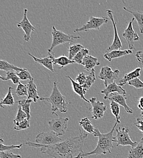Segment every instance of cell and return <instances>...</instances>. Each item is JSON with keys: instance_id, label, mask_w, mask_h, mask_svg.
<instances>
[{"instance_id": "6da1fadb", "label": "cell", "mask_w": 143, "mask_h": 158, "mask_svg": "<svg viewBox=\"0 0 143 158\" xmlns=\"http://www.w3.org/2000/svg\"><path fill=\"white\" fill-rule=\"evenodd\" d=\"M80 130V135L71 137L55 145L41 148V153L54 158H74V155L83 152V143L88 133Z\"/></svg>"}, {"instance_id": "7a4b0ae2", "label": "cell", "mask_w": 143, "mask_h": 158, "mask_svg": "<svg viewBox=\"0 0 143 158\" xmlns=\"http://www.w3.org/2000/svg\"><path fill=\"white\" fill-rule=\"evenodd\" d=\"M118 123L116 122L111 131L106 134H102L99 129L96 128L95 133L94 134L95 137H98V143L96 148L91 152H84L78 155L74 158H84L91 155H107V153H111V150L114 148L113 142H114L113 133Z\"/></svg>"}, {"instance_id": "3957f363", "label": "cell", "mask_w": 143, "mask_h": 158, "mask_svg": "<svg viewBox=\"0 0 143 158\" xmlns=\"http://www.w3.org/2000/svg\"><path fill=\"white\" fill-rule=\"evenodd\" d=\"M41 101H48L52 105V114H55L57 116V114L56 113L57 111H60L61 113H66L68 110L67 106L71 103L68 102L66 98L61 94L59 91L57 82H54L53 85V91L51 96L49 98H41L40 99Z\"/></svg>"}, {"instance_id": "277c9868", "label": "cell", "mask_w": 143, "mask_h": 158, "mask_svg": "<svg viewBox=\"0 0 143 158\" xmlns=\"http://www.w3.org/2000/svg\"><path fill=\"white\" fill-rule=\"evenodd\" d=\"M36 143L27 141L25 144L29 147L34 148H43L46 146H50L57 144L61 142V139L57 136L54 131L41 132L39 134L36 139Z\"/></svg>"}, {"instance_id": "5b68a950", "label": "cell", "mask_w": 143, "mask_h": 158, "mask_svg": "<svg viewBox=\"0 0 143 158\" xmlns=\"http://www.w3.org/2000/svg\"><path fill=\"white\" fill-rule=\"evenodd\" d=\"M53 42L50 48L48 49V53H51L53 49L60 44H63L66 43H72L75 40L80 39L79 36H74L72 35H68L63 33V32L56 29V27L53 26Z\"/></svg>"}, {"instance_id": "8992f818", "label": "cell", "mask_w": 143, "mask_h": 158, "mask_svg": "<svg viewBox=\"0 0 143 158\" xmlns=\"http://www.w3.org/2000/svg\"><path fill=\"white\" fill-rule=\"evenodd\" d=\"M116 136L114 138V142L117 143V146H131L132 148L136 147L138 142H133L129 136L130 129L127 127L119 128L116 129Z\"/></svg>"}, {"instance_id": "52a82bcc", "label": "cell", "mask_w": 143, "mask_h": 158, "mask_svg": "<svg viewBox=\"0 0 143 158\" xmlns=\"http://www.w3.org/2000/svg\"><path fill=\"white\" fill-rule=\"evenodd\" d=\"M68 118H58L51 120L48 122V126L49 129L54 131L57 136H60L65 134L67 130Z\"/></svg>"}, {"instance_id": "ba28073f", "label": "cell", "mask_w": 143, "mask_h": 158, "mask_svg": "<svg viewBox=\"0 0 143 158\" xmlns=\"http://www.w3.org/2000/svg\"><path fill=\"white\" fill-rule=\"evenodd\" d=\"M108 22V19L107 17H91L90 20L81 28L76 29L74 30V32H81L83 31H88L91 29L100 30V28L103 24L107 23Z\"/></svg>"}, {"instance_id": "9c48e42d", "label": "cell", "mask_w": 143, "mask_h": 158, "mask_svg": "<svg viewBox=\"0 0 143 158\" xmlns=\"http://www.w3.org/2000/svg\"><path fill=\"white\" fill-rule=\"evenodd\" d=\"M119 74V70L116 69L115 71H113L110 66H106L101 68L99 75V79L103 80L105 87H107L108 85L115 82L118 77Z\"/></svg>"}, {"instance_id": "30bf717a", "label": "cell", "mask_w": 143, "mask_h": 158, "mask_svg": "<svg viewBox=\"0 0 143 158\" xmlns=\"http://www.w3.org/2000/svg\"><path fill=\"white\" fill-rule=\"evenodd\" d=\"M27 9H24V15L23 18L21 21L17 23L18 27L21 28L24 32V35L23 37V39L25 41H29L31 39V34L35 31L36 27L31 23L27 17Z\"/></svg>"}, {"instance_id": "8fae6325", "label": "cell", "mask_w": 143, "mask_h": 158, "mask_svg": "<svg viewBox=\"0 0 143 158\" xmlns=\"http://www.w3.org/2000/svg\"><path fill=\"white\" fill-rule=\"evenodd\" d=\"M106 12L107 13V15H108V17L110 18V19L111 20V22H112V24H113V27H114V32H115L114 40H113V43L107 49V52H110L113 51L121 50V49L123 47V45H122L121 41L120 38L118 35V34L116 23L115 22V19H114V17H113V12L111 10H110V9L107 10Z\"/></svg>"}, {"instance_id": "7c38bea8", "label": "cell", "mask_w": 143, "mask_h": 158, "mask_svg": "<svg viewBox=\"0 0 143 158\" xmlns=\"http://www.w3.org/2000/svg\"><path fill=\"white\" fill-rule=\"evenodd\" d=\"M135 20V19L133 18L129 22L127 29L125 30L123 34V37L125 38L128 43L129 49L132 51L133 49H135V42L140 40L138 35L135 31L133 27V22Z\"/></svg>"}, {"instance_id": "4fadbf2b", "label": "cell", "mask_w": 143, "mask_h": 158, "mask_svg": "<svg viewBox=\"0 0 143 158\" xmlns=\"http://www.w3.org/2000/svg\"><path fill=\"white\" fill-rule=\"evenodd\" d=\"M92 106V118L96 120L102 118L107 108L105 104L100 101H97L96 98H92L89 100Z\"/></svg>"}, {"instance_id": "5bb4252c", "label": "cell", "mask_w": 143, "mask_h": 158, "mask_svg": "<svg viewBox=\"0 0 143 158\" xmlns=\"http://www.w3.org/2000/svg\"><path fill=\"white\" fill-rule=\"evenodd\" d=\"M108 100H110L111 102H115L119 104L120 106H122L124 108L125 110L127 113L132 114L133 113V110L131 109L127 104V97L126 95L120 94L119 93H112L109 95Z\"/></svg>"}, {"instance_id": "9a60e30c", "label": "cell", "mask_w": 143, "mask_h": 158, "mask_svg": "<svg viewBox=\"0 0 143 158\" xmlns=\"http://www.w3.org/2000/svg\"><path fill=\"white\" fill-rule=\"evenodd\" d=\"M48 54H49L48 56H47L44 58H37L30 53H29L28 55L29 56H31L36 62H37V63H39L40 64L42 65V66H44L46 69H49L52 73H54L55 71V70L54 69V67H53L54 59V55H53L51 53H48Z\"/></svg>"}, {"instance_id": "2e32d148", "label": "cell", "mask_w": 143, "mask_h": 158, "mask_svg": "<svg viewBox=\"0 0 143 158\" xmlns=\"http://www.w3.org/2000/svg\"><path fill=\"white\" fill-rule=\"evenodd\" d=\"M115 93H119L120 94L126 95L125 90L122 88V86H120L119 85H117L115 82L110 84L107 87H106L105 89H104L101 91V93L105 95L103 98L105 100H108L110 94Z\"/></svg>"}, {"instance_id": "e0dca14e", "label": "cell", "mask_w": 143, "mask_h": 158, "mask_svg": "<svg viewBox=\"0 0 143 158\" xmlns=\"http://www.w3.org/2000/svg\"><path fill=\"white\" fill-rule=\"evenodd\" d=\"M27 88L28 92L27 99L32 100L34 102H37L38 100H40V98L38 94L37 88L34 82V80H29L28 84L27 85Z\"/></svg>"}, {"instance_id": "ac0fdd59", "label": "cell", "mask_w": 143, "mask_h": 158, "mask_svg": "<svg viewBox=\"0 0 143 158\" xmlns=\"http://www.w3.org/2000/svg\"><path fill=\"white\" fill-rule=\"evenodd\" d=\"M132 54V51L128 49V50H116V51H113L110 52H107L104 55V58L107 60L109 61H111V60L116 58H120L123 56L129 55Z\"/></svg>"}, {"instance_id": "d6986e66", "label": "cell", "mask_w": 143, "mask_h": 158, "mask_svg": "<svg viewBox=\"0 0 143 158\" xmlns=\"http://www.w3.org/2000/svg\"><path fill=\"white\" fill-rule=\"evenodd\" d=\"M82 65L84 66L85 70L89 71L93 69L95 66L100 65V63L97 58L91 56H87L83 60Z\"/></svg>"}, {"instance_id": "ffe728a7", "label": "cell", "mask_w": 143, "mask_h": 158, "mask_svg": "<svg viewBox=\"0 0 143 158\" xmlns=\"http://www.w3.org/2000/svg\"><path fill=\"white\" fill-rule=\"evenodd\" d=\"M141 70V68H137L134 71L126 74L123 79L120 80L119 81V85L121 86H123L124 85H125L127 83H128L130 81L138 78L140 76V71Z\"/></svg>"}, {"instance_id": "44dd1931", "label": "cell", "mask_w": 143, "mask_h": 158, "mask_svg": "<svg viewBox=\"0 0 143 158\" xmlns=\"http://www.w3.org/2000/svg\"><path fill=\"white\" fill-rule=\"evenodd\" d=\"M128 158H143V138L136 147L130 149Z\"/></svg>"}, {"instance_id": "7402d4cb", "label": "cell", "mask_w": 143, "mask_h": 158, "mask_svg": "<svg viewBox=\"0 0 143 158\" xmlns=\"http://www.w3.org/2000/svg\"><path fill=\"white\" fill-rule=\"evenodd\" d=\"M66 78L70 80L71 84H72V86H73V89L74 90V91L78 95L80 96V98L81 99H83V100H85L86 102L90 103L89 100H87L85 98V93H84V90H83V86H81L80 84H79L78 82H76L75 80H74L72 79L71 77L69 76H66Z\"/></svg>"}, {"instance_id": "603a6c76", "label": "cell", "mask_w": 143, "mask_h": 158, "mask_svg": "<svg viewBox=\"0 0 143 158\" xmlns=\"http://www.w3.org/2000/svg\"><path fill=\"white\" fill-rule=\"evenodd\" d=\"M0 69L1 71H6V73L10 72V71H14L17 73L23 70V68L15 66V65L11 63H9V62L5 60H1L0 61Z\"/></svg>"}, {"instance_id": "cb8c5ba5", "label": "cell", "mask_w": 143, "mask_h": 158, "mask_svg": "<svg viewBox=\"0 0 143 158\" xmlns=\"http://www.w3.org/2000/svg\"><path fill=\"white\" fill-rule=\"evenodd\" d=\"M33 102L32 100L30 99H23L17 102V103L21 106L23 111L27 114V119L29 120H31V111H30V106L31 103Z\"/></svg>"}, {"instance_id": "d4e9b609", "label": "cell", "mask_w": 143, "mask_h": 158, "mask_svg": "<svg viewBox=\"0 0 143 158\" xmlns=\"http://www.w3.org/2000/svg\"><path fill=\"white\" fill-rule=\"evenodd\" d=\"M79 125L82 127L84 131H86L87 133H90L93 135L95 133L96 128H95L94 125L91 123V121L88 118H82V120L79 122Z\"/></svg>"}, {"instance_id": "484cf974", "label": "cell", "mask_w": 143, "mask_h": 158, "mask_svg": "<svg viewBox=\"0 0 143 158\" xmlns=\"http://www.w3.org/2000/svg\"><path fill=\"white\" fill-rule=\"evenodd\" d=\"M124 9L127 12H129L130 14H131L134 17V19L137 21L138 24V26H139L140 33L143 34V12H138V11L133 12V11H132V10H128V9H127L126 7H124Z\"/></svg>"}, {"instance_id": "4316f807", "label": "cell", "mask_w": 143, "mask_h": 158, "mask_svg": "<svg viewBox=\"0 0 143 158\" xmlns=\"http://www.w3.org/2000/svg\"><path fill=\"white\" fill-rule=\"evenodd\" d=\"M12 91V87L10 86L9 88L7 95L4 97V99H2L1 102V108H4V105L12 106L15 104V102L14 101Z\"/></svg>"}, {"instance_id": "83f0119b", "label": "cell", "mask_w": 143, "mask_h": 158, "mask_svg": "<svg viewBox=\"0 0 143 158\" xmlns=\"http://www.w3.org/2000/svg\"><path fill=\"white\" fill-rule=\"evenodd\" d=\"M96 76H95V69H93L91 71L90 74L88 76H86L85 83L84 85L83 86L85 94H86V93L89 90V89L91 88L92 85L96 81Z\"/></svg>"}, {"instance_id": "f1b7e54d", "label": "cell", "mask_w": 143, "mask_h": 158, "mask_svg": "<svg viewBox=\"0 0 143 158\" xmlns=\"http://www.w3.org/2000/svg\"><path fill=\"white\" fill-rule=\"evenodd\" d=\"M76 62L74 60H71L69 59L68 57H66L64 55L61 56L58 58H56V59L54 58V64L59 65L60 66L61 69L68 64H74Z\"/></svg>"}, {"instance_id": "f546056e", "label": "cell", "mask_w": 143, "mask_h": 158, "mask_svg": "<svg viewBox=\"0 0 143 158\" xmlns=\"http://www.w3.org/2000/svg\"><path fill=\"white\" fill-rule=\"evenodd\" d=\"M84 47L81 44H76L70 46L68 48L69 59L73 60L75 57V56Z\"/></svg>"}, {"instance_id": "4dcf8cb0", "label": "cell", "mask_w": 143, "mask_h": 158, "mask_svg": "<svg viewBox=\"0 0 143 158\" xmlns=\"http://www.w3.org/2000/svg\"><path fill=\"white\" fill-rule=\"evenodd\" d=\"M110 110L112 114L116 118V122L118 123H120V105L115 102H111Z\"/></svg>"}, {"instance_id": "1f68e13d", "label": "cell", "mask_w": 143, "mask_h": 158, "mask_svg": "<svg viewBox=\"0 0 143 158\" xmlns=\"http://www.w3.org/2000/svg\"><path fill=\"white\" fill-rule=\"evenodd\" d=\"M0 78L2 80H12V83L15 85L16 84H19L20 83V78L17 74L16 72L14 71H10L7 72L6 73V75L5 77H2V76H0Z\"/></svg>"}, {"instance_id": "d6a6232c", "label": "cell", "mask_w": 143, "mask_h": 158, "mask_svg": "<svg viewBox=\"0 0 143 158\" xmlns=\"http://www.w3.org/2000/svg\"><path fill=\"white\" fill-rule=\"evenodd\" d=\"M88 54H89V50L87 49L83 48L75 56V57L73 59V60H74L76 63L82 64V61L84 59V58L86 56H88Z\"/></svg>"}, {"instance_id": "836d02e7", "label": "cell", "mask_w": 143, "mask_h": 158, "mask_svg": "<svg viewBox=\"0 0 143 158\" xmlns=\"http://www.w3.org/2000/svg\"><path fill=\"white\" fill-rule=\"evenodd\" d=\"M15 93L19 97H22V96L28 97L27 85H23L21 82H20V83L18 85V86L17 87Z\"/></svg>"}, {"instance_id": "e575fe53", "label": "cell", "mask_w": 143, "mask_h": 158, "mask_svg": "<svg viewBox=\"0 0 143 158\" xmlns=\"http://www.w3.org/2000/svg\"><path fill=\"white\" fill-rule=\"evenodd\" d=\"M30 127V120L27 118L24 120L23 121L14 124V130L17 131H21L26 130Z\"/></svg>"}, {"instance_id": "d590c367", "label": "cell", "mask_w": 143, "mask_h": 158, "mask_svg": "<svg viewBox=\"0 0 143 158\" xmlns=\"http://www.w3.org/2000/svg\"><path fill=\"white\" fill-rule=\"evenodd\" d=\"M26 118H27V114L23 111L21 106L19 105L18 107V111L16 116V118H15L14 120V123L15 124V123H19Z\"/></svg>"}, {"instance_id": "8d00e7d4", "label": "cell", "mask_w": 143, "mask_h": 158, "mask_svg": "<svg viewBox=\"0 0 143 158\" xmlns=\"http://www.w3.org/2000/svg\"><path fill=\"white\" fill-rule=\"evenodd\" d=\"M17 74L21 80H34L32 77L31 76V73L26 68H23V70L20 71V73H17Z\"/></svg>"}, {"instance_id": "74e56055", "label": "cell", "mask_w": 143, "mask_h": 158, "mask_svg": "<svg viewBox=\"0 0 143 158\" xmlns=\"http://www.w3.org/2000/svg\"><path fill=\"white\" fill-rule=\"evenodd\" d=\"M23 144H20L19 145H5L3 144V140L2 139H0V151L1 152H4V151H9V150H11L12 149H15V148H20L22 147Z\"/></svg>"}, {"instance_id": "f35d334b", "label": "cell", "mask_w": 143, "mask_h": 158, "mask_svg": "<svg viewBox=\"0 0 143 158\" xmlns=\"http://www.w3.org/2000/svg\"><path fill=\"white\" fill-rule=\"evenodd\" d=\"M128 84L132 86L135 87L137 89L143 88V82L139 78H136L130 81Z\"/></svg>"}, {"instance_id": "ab89813d", "label": "cell", "mask_w": 143, "mask_h": 158, "mask_svg": "<svg viewBox=\"0 0 143 158\" xmlns=\"http://www.w3.org/2000/svg\"><path fill=\"white\" fill-rule=\"evenodd\" d=\"M0 158H21V156L20 155H16L12 152H0Z\"/></svg>"}, {"instance_id": "60d3db41", "label": "cell", "mask_w": 143, "mask_h": 158, "mask_svg": "<svg viewBox=\"0 0 143 158\" xmlns=\"http://www.w3.org/2000/svg\"><path fill=\"white\" fill-rule=\"evenodd\" d=\"M86 78V76H85V74L83 73H81L79 74L78 76L76 79V81L83 86L85 83Z\"/></svg>"}, {"instance_id": "b9f144b4", "label": "cell", "mask_w": 143, "mask_h": 158, "mask_svg": "<svg viewBox=\"0 0 143 158\" xmlns=\"http://www.w3.org/2000/svg\"><path fill=\"white\" fill-rule=\"evenodd\" d=\"M137 123H135V126L138 128L139 130L141 131V133H143V120L140 118H138L137 119Z\"/></svg>"}, {"instance_id": "7bdbcfd3", "label": "cell", "mask_w": 143, "mask_h": 158, "mask_svg": "<svg viewBox=\"0 0 143 158\" xmlns=\"http://www.w3.org/2000/svg\"><path fill=\"white\" fill-rule=\"evenodd\" d=\"M135 56L140 63H143V51L137 52Z\"/></svg>"}, {"instance_id": "ee69618b", "label": "cell", "mask_w": 143, "mask_h": 158, "mask_svg": "<svg viewBox=\"0 0 143 158\" xmlns=\"http://www.w3.org/2000/svg\"><path fill=\"white\" fill-rule=\"evenodd\" d=\"M138 100V108L140 109L141 111L143 110V97H141L140 98H135Z\"/></svg>"}, {"instance_id": "f6af8a7d", "label": "cell", "mask_w": 143, "mask_h": 158, "mask_svg": "<svg viewBox=\"0 0 143 158\" xmlns=\"http://www.w3.org/2000/svg\"><path fill=\"white\" fill-rule=\"evenodd\" d=\"M141 117H143V112L142 111L141 112Z\"/></svg>"}, {"instance_id": "bcb514c9", "label": "cell", "mask_w": 143, "mask_h": 158, "mask_svg": "<svg viewBox=\"0 0 143 158\" xmlns=\"http://www.w3.org/2000/svg\"><path fill=\"white\" fill-rule=\"evenodd\" d=\"M142 111H143V110H142Z\"/></svg>"}, {"instance_id": "7dc6e473", "label": "cell", "mask_w": 143, "mask_h": 158, "mask_svg": "<svg viewBox=\"0 0 143 158\" xmlns=\"http://www.w3.org/2000/svg\"></svg>"}]
</instances>
